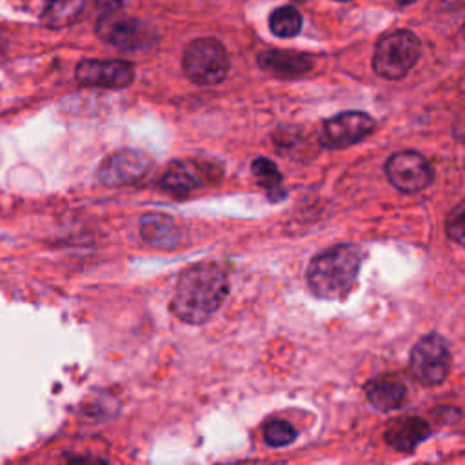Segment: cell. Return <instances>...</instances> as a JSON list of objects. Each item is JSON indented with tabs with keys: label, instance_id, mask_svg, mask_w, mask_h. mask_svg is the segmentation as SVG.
<instances>
[{
	"label": "cell",
	"instance_id": "8fae6325",
	"mask_svg": "<svg viewBox=\"0 0 465 465\" xmlns=\"http://www.w3.org/2000/svg\"><path fill=\"white\" fill-rule=\"evenodd\" d=\"M134 78V67L125 60H82L76 80L87 87L124 89Z\"/></svg>",
	"mask_w": 465,
	"mask_h": 465
},
{
	"label": "cell",
	"instance_id": "30bf717a",
	"mask_svg": "<svg viewBox=\"0 0 465 465\" xmlns=\"http://www.w3.org/2000/svg\"><path fill=\"white\" fill-rule=\"evenodd\" d=\"M220 174L218 171L194 162V160H174L160 178L158 185L162 191L169 193L171 196L183 198L189 193L205 187Z\"/></svg>",
	"mask_w": 465,
	"mask_h": 465
},
{
	"label": "cell",
	"instance_id": "5b68a950",
	"mask_svg": "<svg viewBox=\"0 0 465 465\" xmlns=\"http://www.w3.org/2000/svg\"><path fill=\"white\" fill-rule=\"evenodd\" d=\"M409 369L421 385L441 383L450 371L449 343L441 334L430 332L420 338L409 356Z\"/></svg>",
	"mask_w": 465,
	"mask_h": 465
},
{
	"label": "cell",
	"instance_id": "ba28073f",
	"mask_svg": "<svg viewBox=\"0 0 465 465\" xmlns=\"http://www.w3.org/2000/svg\"><path fill=\"white\" fill-rule=\"evenodd\" d=\"M387 180L401 193H418L432 183V169L427 158L416 151H400L385 163Z\"/></svg>",
	"mask_w": 465,
	"mask_h": 465
},
{
	"label": "cell",
	"instance_id": "6da1fadb",
	"mask_svg": "<svg viewBox=\"0 0 465 465\" xmlns=\"http://www.w3.org/2000/svg\"><path fill=\"white\" fill-rule=\"evenodd\" d=\"M229 294L227 274L211 262L187 267L174 287L171 311L185 323L207 322Z\"/></svg>",
	"mask_w": 465,
	"mask_h": 465
},
{
	"label": "cell",
	"instance_id": "603a6c76",
	"mask_svg": "<svg viewBox=\"0 0 465 465\" xmlns=\"http://www.w3.org/2000/svg\"><path fill=\"white\" fill-rule=\"evenodd\" d=\"M340 2H349V0H340Z\"/></svg>",
	"mask_w": 465,
	"mask_h": 465
},
{
	"label": "cell",
	"instance_id": "2e32d148",
	"mask_svg": "<svg viewBox=\"0 0 465 465\" xmlns=\"http://www.w3.org/2000/svg\"><path fill=\"white\" fill-rule=\"evenodd\" d=\"M84 7L85 0H49L42 11V22L53 29L71 25L80 18Z\"/></svg>",
	"mask_w": 465,
	"mask_h": 465
},
{
	"label": "cell",
	"instance_id": "7c38bea8",
	"mask_svg": "<svg viewBox=\"0 0 465 465\" xmlns=\"http://www.w3.org/2000/svg\"><path fill=\"white\" fill-rule=\"evenodd\" d=\"M258 65L278 78H300L307 74L314 62L309 54L294 53V51H282V49H269L258 54Z\"/></svg>",
	"mask_w": 465,
	"mask_h": 465
},
{
	"label": "cell",
	"instance_id": "ac0fdd59",
	"mask_svg": "<svg viewBox=\"0 0 465 465\" xmlns=\"http://www.w3.org/2000/svg\"><path fill=\"white\" fill-rule=\"evenodd\" d=\"M271 31L280 38H291L302 29V15L292 5H282L269 16Z\"/></svg>",
	"mask_w": 465,
	"mask_h": 465
},
{
	"label": "cell",
	"instance_id": "cb8c5ba5",
	"mask_svg": "<svg viewBox=\"0 0 465 465\" xmlns=\"http://www.w3.org/2000/svg\"><path fill=\"white\" fill-rule=\"evenodd\" d=\"M298 2H305V0H298Z\"/></svg>",
	"mask_w": 465,
	"mask_h": 465
},
{
	"label": "cell",
	"instance_id": "9a60e30c",
	"mask_svg": "<svg viewBox=\"0 0 465 465\" xmlns=\"http://www.w3.org/2000/svg\"><path fill=\"white\" fill-rule=\"evenodd\" d=\"M430 434V427L421 418H400L394 420L385 430V441L389 447L400 452H411L420 441Z\"/></svg>",
	"mask_w": 465,
	"mask_h": 465
},
{
	"label": "cell",
	"instance_id": "e0dca14e",
	"mask_svg": "<svg viewBox=\"0 0 465 465\" xmlns=\"http://www.w3.org/2000/svg\"><path fill=\"white\" fill-rule=\"evenodd\" d=\"M251 169H252L256 182L267 191V196L271 200H280L287 194L282 187V174H280L278 167L269 158H256L252 162Z\"/></svg>",
	"mask_w": 465,
	"mask_h": 465
},
{
	"label": "cell",
	"instance_id": "ffe728a7",
	"mask_svg": "<svg viewBox=\"0 0 465 465\" xmlns=\"http://www.w3.org/2000/svg\"><path fill=\"white\" fill-rule=\"evenodd\" d=\"M463 203H458L454 207V211L449 214L445 229H447V236L456 242L458 245H463L465 240V213H463Z\"/></svg>",
	"mask_w": 465,
	"mask_h": 465
},
{
	"label": "cell",
	"instance_id": "277c9868",
	"mask_svg": "<svg viewBox=\"0 0 465 465\" xmlns=\"http://www.w3.org/2000/svg\"><path fill=\"white\" fill-rule=\"evenodd\" d=\"M182 65L191 82L198 85H214L227 76L231 60L218 40L196 38L185 47Z\"/></svg>",
	"mask_w": 465,
	"mask_h": 465
},
{
	"label": "cell",
	"instance_id": "52a82bcc",
	"mask_svg": "<svg viewBox=\"0 0 465 465\" xmlns=\"http://www.w3.org/2000/svg\"><path fill=\"white\" fill-rule=\"evenodd\" d=\"M153 165L149 154L138 149H120L107 156L96 169V182L104 187L129 185L143 178Z\"/></svg>",
	"mask_w": 465,
	"mask_h": 465
},
{
	"label": "cell",
	"instance_id": "7402d4cb",
	"mask_svg": "<svg viewBox=\"0 0 465 465\" xmlns=\"http://www.w3.org/2000/svg\"><path fill=\"white\" fill-rule=\"evenodd\" d=\"M405 2H407V4H411V2H414V0H400V4H405Z\"/></svg>",
	"mask_w": 465,
	"mask_h": 465
},
{
	"label": "cell",
	"instance_id": "44dd1931",
	"mask_svg": "<svg viewBox=\"0 0 465 465\" xmlns=\"http://www.w3.org/2000/svg\"><path fill=\"white\" fill-rule=\"evenodd\" d=\"M98 7H104L107 11H116L118 7H122L127 0H94Z\"/></svg>",
	"mask_w": 465,
	"mask_h": 465
},
{
	"label": "cell",
	"instance_id": "d6986e66",
	"mask_svg": "<svg viewBox=\"0 0 465 465\" xmlns=\"http://www.w3.org/2000/svg\"><path fill=\"white\" fill-rule=\"evenodd\" d=\"M296 438V429L280 418H272L263 425V440L271 447H285Z\"/></svg>",
	"mask_w": 465,
	"mask_h": 465
},
{
	"label": "cell",
	"instance_id": "8992f818",
	"mask_svg": "<svg viewBox=\"0 0 465 465\" xmlns=\"http://www.w3.org/2000/svg\"><path fill=\"white\" fill-rule=\"evenodd\" d=\"M96 33L104 42L125 53H142L153 44V33L143 22L114 11H109L98 20Z\"/></svg>",
	"mask_w": 465,
	"mask_h": 465
},
{
	"label": "cell",
	"instance_id": "9c48e42d",
	"mask_svg": "<svg viewBox=\"0 0 465 465\" xmlns=\"http://www.w3.org/2000/svg\"><path fill=\"white\" fill-rule=\"evenodd\" d=\"M374 129V120L361 111H345L323 122L320 142L329 149L354 145L367 138Z\"/></svg>",
	"mask_w": 465,
	"mask_h": 465
},
{
	"label": "cell",
	"instance_id": "7a4b0ae2",
	"mask_svg": "<svg viewBox=\"0 0 465 465\" xmlns=\"http://www.w3.org/2000/svg\"><path fill=\"white\" fill-rule=\"evenodd\" d=\"M363 252L354 243H338L318 252L307 267V285L322 300H341L356 283Z\"/></svg>",
	"mask_w": 465,
	"mask_h": 465
},
{
	"label": "cell",
	"instance_id": "4fadbf2b",
	"mask_svg": "<svg viewBox=\"0 0 465 465\" xmlns=\"http://www.w3.org/2000/svg\"><path fill=\"white\" fill-rule=\"evenodd\" d=\"M142 240L156 249H176L182 232L173 216L163 213H147L140 220Z\"/></svg>",
	"mask_w": 465,
	"mask_h": 465
},
{
	"label": "cell",
	"instance_id": "3957f363",
	"mask_svg": "<svg viewBox=\"0 0 465 465\" xmlns=\"http://www.w3.org/2000/svg\"><path fill=\"white\" fill-rule=\"evenodd\" d=\"M420 54L421 44L418 36L411 31L398 29L378 40L372 67L381 78L400 80L416 65Z\"/></svg>",
	"mask_w": 465,
	"mask_h": 465
},
{
	"label": "cell",
	"instance_id": "5bb4252c",
	"mask_svg": "<svg viewBox=\"0 0 465 465\" xmlns=\"http://www.w3.org/2000/svg\"><path fill=\"white\" fill-rule=\"evenodd\" d=\"M365 394H367V400L378 411L389 412V411L400 409L405 403L407 387L400 378L383 374V376H378V378L371 380L365 385Z\"/></svg>",
	"mask_w": 465,
	"mask_h": 465
}]
</instances>
